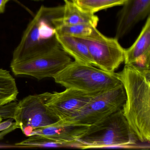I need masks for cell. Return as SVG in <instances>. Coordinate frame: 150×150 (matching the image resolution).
<instances>
[{
	"label": "cell",
	"mask_w": 150,
	"mask_h": 150,
	"mask_svg": "<svg viewBox=\"0 0 150 150\" xmlns=\"http://www.w3.org/2000/svg\"><path fill=\"white\" fill-rule=\"evenodd\" d=\"M13 123L14 122H13V118H10L5 122H0V132L8 129L11 125H13Z\"/></svg>",
	"instance_id": "cell-20"
},
{
	"label": "cell",
	"mask_w": 150,
	"mask_h": 150,
	"mask_svg": "<svg viewBox=\"0 0 150 150\" xmlns=\"http://www.w3.org/2000/svg\"><path fill=\"white\" fill-rule=\"evenodd\" d=\"M77 38L86 45L94 66L99 69L114 73L124 62L125 49L115 38L107 37L97 30L89 36Z\"/></svg>",
	"instance_id": "cell-7"
},
{
	"label": "cell",
	"mask_w": 150,
	"mask_h": 150,
	"mask_svg": "<svg viewBox=\"0 0 150 150\" xmlns=\"http://www.w3.org/2000/svg\"><path fill=\"white\" fill-rule=\"evenodd\" d=\"M122 6L117 15L115 38L118 40L150 15V0H127Z\"/></svg>",
	"instance_id": "cell-10"
},
{
	"label": "cell",
	"mask_w": 150,
	"mask_h": 150,
	"mask_svg": "<svg viewBox=\"0 0 150 150\" xmlns=\"http://www.w3.org/2000/svg\"><path fill=\"white\" fill-rule=\"evenodd\" d=\"M127 0H76L77 4L85 11L95 13L103 9L122 6Z\"/></svg>",
	"instance_id": "cell-17"
},
{
	"label": "cell",
	"mask_w": 150,
	"mask_h": 150,
	"mask_svg": "<svg viewBox=\"0 0 150 150\" xmlns=\"http://www.w3.org/2000/svg\"><path fill=\"white\" fill-rule=\"evenodd\" d=\"M123 86L126 101L123 112L131 129L139 141H150V70L125 64L116 73Z\"/></svg>",
	"instance_id": "cell-1"
},
{
	"label": "cell",
	"mask_w": 150,
	"mask_h": 150,
	"mask_svg": "<svg viewBox=\"0 0 150 150\" xmlns=\"http://www.w3.org/2000/svg\"><path fill=\"white\" fill-rule=\"evenodd\" d=\"M9 0H0V14L3 13L5 11L6 5Z\"/></svg>",
	"instance_id": "cell-21"
},
{
	"label": "cell",
	"mask_w": 150,
	"mask_h": 150,
	"mask_svg": "<svg viewBox=\"0 0 150 150\" xmlns=\"http://www.w3.org/2000/svg\"><path fill=\"white\" fill-rule=\"evenodd\" d=\"M72 62L70 56L61 47L25 61L11 64L16 75H28L40 80L53 78Z\"/></svg>",
	"instance_id": "cell-8"
},
{
	"label": "cell",
	"mask_w": 150,
	"mask_h": 150,
	"mask_svg": "<svg viewBox=\"0 0 150 150\" xmlns=\"http://www.w3.org/2000/svg\"><path fill=\"white\" fill-rule=\"evenodd\" d=\"M150 52V16L146 22L140 34L129 48L125 49V64H132L146 53Z\"/></svg>",
	"instance_id": "cell-14"
},
{
	"label": "cell",
	"mask_w": 150,
	"mask_h": 150,
	"mask_svg": "<svg viewBox=\"0 0 150 150\" xmlns=\"http://www.w3.org/2000/svg\"><path fill=\"white\" fill-rule=\"evenodd\" d=\"M18 93L15 79L10 72L0 68V107L15 101Z\"/></svg>",
	"instance_id": "cell-15"
},
{
	"label": "cell",
	"mask_w": 150,
	"mask_h": 150,
	"mask_svg": "<svg viewBox=\"0 0 150 150\" xmlns=\"http://www.w3.org/2000/svg\"><path fill=\"white\" fill-rule=\"evenodd\" d=\"M126 98L125 90L121 84L96 95L70 120L57 122L70 125H93L122 109Z\"/></svg>",
	"instance_id": "cell-5"
},
{
	"label": "cell",
	"mask_w": 150,
	"mask_h": 150,
	"mask_svg": "<svg viewBox=\"0 0 150 150\" xmlns=\"http://www.w3.org/2000/svg\"><path fill=\"white\" fill-rule=\"evenodd\" d=\"M53 78L56 83L66 88H74L89 93H99L122 84L116 73L107 72L75 60Z\"/></svg>",
	"instance_id": "cell-4"
},
{
	"label": "cell",
	"mask_w": 150,
	"mask_h": 150,
	"mask_svg": "<svg viewBox=\"0 0 150 150\" xmlns=\"http://www.w3.org/2000/svg\"><path fill=\"white\" fill-rule=\"evenodd\" d=\"M88 128V126L62 124L57 122L47 127L35 130L30 136L39 135L55 141L72 143L81 137Z\"/></svg>",
	"instance_id": "cell-11"
},
{
	"label": "cell",
	"mask_w": 150,
	"mask_h": 150,
	"mask_svg": "<svg viewBox=\"0 0 150 150\" xmlns=\"http://www.w3.org/2000/svg\"><path fill=\"white\" fill-rule=\"evenodd\" d=\"M62 24L65 25L88 24L97 27L99 19L95 13L85 11L77 4L76 0H64Z\"/></svg>",
	"instance_id": "cell-12"
},
{
	"label": "cell",
	"mask_w": 150,
	"mask_h": 150,
	"mask_svg": "<svg viewBox=\"0 0 150 150\" xmlns=\"http://www.w3.org/2000/svg\"><path fill=\"white\" fill-rule=\"evenodd\" d=\"M138 140L122 108L102 121L88 126L87 132L77 141L81 145V149H87L129 147L136 144Z\"/></svg>",
	"instance_id": "cell-3"
},
{
	"label": "cell",
	"mask_w": 150,
	"mask_h": 150,
	"mask_svg": "<svg viewBox=\"0 0 150 150\" xmlns=\"http://www.w3.org/2000/svg\"><path fill=\"white\" fill-rule=\"evenodd\" d=\"M35 1H40V0H35Z\"/></svg>",
	"instance_id": "cell-22"
},
{
	"label": "cell",
	"mask_w": 150,
	"mask_h": 150,
	"mask_svg": "<svg viewBox=\"0 0 150 150\" xmlns=\"http://www.w3.org/2000/svg\"><path fill=\"white\" fill-rule=\"evenodd\" d=\"M63 13L64 6H42L15 50L11 64L30 59L60 48L56 36V22L63 17Z\"/></svg>",
	"instance_id": "cell-2"
},
{
	"label": "cell",
	"mask_w": 150,
	"mask_h": 150,
	"mask_svg": "<svg viewBox=\"0 0 150 150\" xmlns=\"http://www.w3.org/2000/svg\"><path fill=\"white\" fill-rule=\"evenodd\" d=\"M16 146L21 147H72L80 148V145L79 142L72 143H64L52 140L44 136L39 135H34L29 138L15 144Z\"/></svg>",
	"instance_id": "cell-16"
},
{
	"label": "cell",
	"mask_w": 150,
	"mask_h": 150,
	"mask_svg": "<svg viewBox=\"0 0 150 150\" xmlns=\"http://www.w3.org/2000/svg\"><path fill=\"white\" fill-rule=\"evenodd\" d=\"M96 27L88 24L60 25L56 29V34L74 38L85 37L93 35L97 30Z\"/></svg>",
	"instance_id": "cell-18"
},
{
	"label": "cell",
	"mask_w": 150,
	"mask_h": 150,
	"mask_svg": "<svg viewBox=\"0 0 150 150\" xmlns=\"http://www.w3.org/2000/svg\"><path fill=\"white\" fill-rule=\"evenodd\" d=\"M50 93L29 95L17 103L13 118L27 137L37 129L47 127L58 121L45 105Z\"/></svg>",
	"instance_id": "cell-6"
},
{
	"label": "cell",
	"mask_w": 150,
	"mask_h": 150,
	"mask_svg": "<svg viewBox=\"0 0 150 150\" xmlns=\"http://www.w3.org/2000/svg\"><path fill=\"white\" fill-rule=\"evenodd\" d=\"M99 93H89L74 88H66L63 92L50 93L45 105L58 121L65 122L74 117Z\"/></svg>",
	"instance_id": "cell-9"
},
{
	"label": "cell",
	"mask_w": 150,
	"mask_h": 150,
	"mask_svg": "<svg viewBox=\"0 0 150 150\" xmlns=\"http://www.w3.org/2000/svg\"><path fill=\"white\" fill-rule=\"evenodd\" d=\"M56 37L62 49L75 61L81 64L94 66V62L86 45L76 38L56 34Z\"/></svg>",
	"instance_id": "cell-13"
},
{
	"label": "cell",
	"mask_w": 150,
	"mask_h": 150,
	"mask_svg": "<svg viewBox=\"0 0 150 150\" xmlns=\"http://www.w3.org/2000/svg\"><path fill=\"white\" fill-rule=\"evenodd\" d=\"M18 128H19V126L16 124V123L14 122L13 124L11 125L8 129L0 132V139H2L6 135Z\"/></svg>",
	"instance_id": "cell-19"
}]
</instances>
